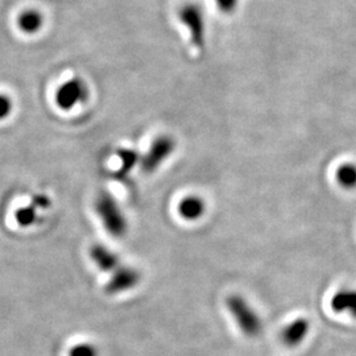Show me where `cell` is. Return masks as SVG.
<instances>
[{
  "mask_svg": "<svg viewBox=\"0 0 356 356\" xmlns=\"http://www.w3.org/2000/svg\"><path fill=\"white\" fill-rule=\"evenodd\" d=\"M94 207L97 216L101 219L108 234H111L115 238H122L126 235L128 229L127 219L110 193H101L95 200Z\"/></svg>",
  "mask_w": 356,
  "mask_h": 356,
  "instance_id": "1",
  "label": "cell"
},
{
  "mask_svg": "<svg viewBox=\"0 0 356 356\" xmlns=\"http://www.w3.org/2000/svg\"><path fill=\"white\" fill-rule=\"evenodd\" d=\"M229 314L235 319L243 334L248 338H256L263 331V321L245 298L238 294L229 296L226 301Z\"/></svg>",
  "mask_w": 356,
  "mask_h": 356,
  "instance_id": "2",
  "label": "cell"
},
{
  "mask_svg": "<svg viewBox=\"0 0 356 356\" xmlns=\"http://www.w3.org/2000/svg\"><path fill=\"white\" fill-rule=\"evenodd\" d=\"M178 16H179V20L186 26L191 33V44L197 49H204L206 26H204V13L201 11V8L195 4H186L179 10Z\"/></svg>",
  "mask_w": 356,
  "mask_h": 356,
  "instance_id": "3",
  "label": "cell"
},
{
  "mask_svg": "<svg viewBox=\"0 0 356 356\" xmlns=\"http://www.w3.org/2000/svg\"><path fill=\"white\" fill-rule=\"evenodd\" d=\"M175 148H176V143L170 136L163 135L154 139L148 152L140 157L143 172L153 173L173 153Z\"/></svg>",
  "mask_w": 356,
  "mask_h": 356,
  "instance_id": "4",
  "label": "cell"
},
{
  "mask_svg": "<svg viewBox=\"0 0 356 356\" xmlns=\"http://www.w3.org/2000/svg\"><path fill=\"white\" fill-rule=\"evenodd\" d=\"M88 94L89 91L85 82L79 78H73L58 88L56 92V103L61 110L70 111L76 104L86 101Z\"/></svg>",
  "mask_w": 356,
  "mask_h": 356,
  "instance_id": "5",
  "label": "cell"
},
{
  "mask_svg": "<svg viewBox=\"0 0 356 356\" xmlns=\"http://www.w3.org/2000/svg\"><path fill=\"white\" fill-rule=\"evenodd\" d=\"M140 282V273L131 267L116 268L111 279L106 284V292L108 294H119L135 288Z\"/></svg>",
  "mask_w": 356,
  "mask_h": 356,
  "instance_id": "6",
  "label": "cell"
},
{
  "mask_svg": "<svg viewBox=\"0 0 356 356\" xmlns=\"http://www.w3.org/2000/svg\"><path fill=\"white\" fill-rule=\"evenodd\" d=\"M310 331V322L301 317L292 321L281 331V341L286 347H297L305 341Z\"/></svg>",
  "mask_w": 356,
  "mask_h": 356,
  "instance_id": "7",
  "label": "cell"
},
{
  "mask_svg": "<svg viewBox=\"0 0 356 356\" xmlns=\"http://www.w3.org/2000/svg\"><path fill=\"white\" fill-rule=\"evenodd\" d=\"M330 306L338 314H348L356 318V289H339L331 297Z\"/></svg>",
  "mask_w": 356,
  "mask_h": 356,
  "instance_id": "8",
  "label": "cell"
},
{
  "mask_svg": "<svg viewBox=\"0 0 356 356\" xmlns=\"http://www.w3.org/2000/svg\"><path fill=\"white\" fill-rule=\"evenodd\" d=\"M90 257L91 260L94 261V264L98 267V269H101L102 272H114L116 268L120 267V261H119V257L110 251L107 247L104 245H94L91 250H90Z\"/></svg>",
  "mask_w": 356,
  "mask_h": 356,
  "instance_id": "9",
  "label": "cell"
},
{
  "mask_svg": "<svg viewBox=\"0 0 356 356\" xmlns=\"http://www.w3.org/2000/svg\"><path fill=\"white\" fill-rule=\"evenodd\" d=\"M206 210V204L202 198L197 195H189L185 197L179 204H178V214L185 219V220H198L202 218Z\"/></svg>",
  "mask_w": 356,
  "mask_h": 356,
  "instance_id": "10",
  "label": "cell"
},
{
  "mask_svg": "<svg viewBox=\"0 0 356 356\" xmlns=\"http://www.w3.org/2000/svg\"><path fill=\"white\" fill-rule=\"evenodd\" d=\"M42 23H44V17L38 10H26L24 13H20L17 19L19 28L26 35L38 33L42 26Z\"/></svg>",
  "mask_w": 356,
  "mask_h": 356,
  "instance_id": "11",
  "label": "cell"
},
{
  "mask_svg": "<svg viewBox=\"0 0 356 356\" xmlns=\"http://www.w3.org/2000/svg\"><path fill=\"white\" fill-rule=\"evenodd\" d=\"M335 179L341 188L346 191L356 189V164L355 163H343L335 170Z\"/></svg>",
  "mask_w": 356,
  "mask_h": 356,
  "instance_id": "12",
  "label": "cell"
},
{
  "mask_svg": "<svg viewBox=\"0 0 356 356\" xmlns=\"http://www.w3.org/2000/svg\"><path fill=\"white\" fill-rule=\"evenodd\" d=\"M118 157L120 160V168L118 169V172L115 173L118 179H122L126 177L128 173L136 166L138 163H140V156L139 153L129 148H122L118 151Z\"/></svg>",
  "mask_w": 356,
  "mask_h": 356,
  "instance_id": "13",
  "label": "cell"
},
{
  "mask_svg": "<svg viewBox=\"0 0 356 356\" xmlns=\"http://www.w3.org/2000/svg\"><path fill=\"white\" fill-rule=\"evenodd\" d=\"M16 222L22 227H29L38 222V209L33 204H28L16 211Z\"/></svg>",
  "mask_w": 356,
  "mask_h": 356,
  "instance_id": "14",
  "label": "cell"
},
{
  "mask_svg": "<svg viewBox=\"0 0 356 356\" xmlns=\"http://www.w3.org/2000/svg\"><path fill=\"white\" fill-rule=\"evenodd\" d=\"M69 356H98V351L92 344H76L70 348Z\"/></svg>",
  "mask_w": 356,
  "mask_h": 356,
  "instance_id": "15",
  "label": "cell"
},
{
  "mask_svg": "<svg viewBox=\"0 0 356 356\" xmlns=\"http://www.w3.org/2000/svg\"><path fill=\"white\" fill-rule=\"evenodd\" d=\"M13 103L10 97L0 94V120L8 118L13 113Z\"/></svg>",
  "mask_w": 356,
  "mask_h": 356,
  "instance_id": "16",
  "label": "cell"
},
{
  "mask_svg": "<svg viewBox=\"0 0 356 356\" xmlns=\"http://www.w3.org/2000/svg\"><path fill=\"white\" fill-rule=\"evenodd\" d=\"M218 8L225 13H234L239 0H216Z\"/></svg>",
  "mask_w": 356,
  "mask_h": 356,
  "instance_id": "17",
  "label": "cell"
},
{
  "mask_svg": "<svg viewBox=\"0 0 356 356\" xmlns=\"http://www.w3.org/2000/svg\"><path fill=\"white\" fill-rule=\"evenodd\" d=\"M31 204H33L36 209H48L51 206V200L45 194H36L32 197Z\"/></svg>",
  "mask_w": 356,
  "mask_h": 356,
  "instance_id": "18",
  "label": "cell"
}]
</instances>
